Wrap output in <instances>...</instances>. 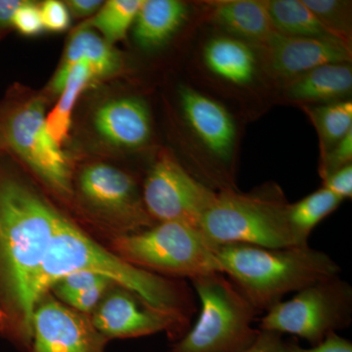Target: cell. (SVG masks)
Instances as JSON below:
<instances>
[{
	"mask_svg": "<svg viewBox=\"0 0 352 352\" xmlns=\"http://www.w3.org/2000/svg\"><path fill=\"white\" fill-rule=\"evenodd\" d=\"M44 30L52 32L66 31L71 24L68 7L59 0H46L41 4Z\"/></svg>",
	"mask_w": 352,
	"mask_h": 352,
	"instance_id": "f546056e",
	"label": "cell"
},
{
	"mask_svg": "<svg viewBox=\"0 0 352 352\" xmlns=\"http://www.w3.org/2000/svg\"><path fill=\"white\" fill-rule=\"evenodd\" d=\"M106 248L136 267L173 279L191 281L222 273L215 248L200 229L178 222H159L140 232L111 238Z\"/></svg>",
	"mask_w": 352,
	"mask_h": 352,
	"instance_id": "52a82bcc",
	"label": "cell"
},
{
	"mask_svg": "<svg viewBox=\"0 0 352 352\" xmlns=\"http://www.w3.org/2000/svg\"><path fill=\"white\" fill-rule=\"evenodd\" d=\"M117 285L108 277L90 272L78 271L62 277L51 286L50 291L64 305H68L74 298L95 293H106Z\"/></svg>",
	"mask_w": 352,
	"mask_h": 352,
	"instance_id": "484cf974",
	"label": "cell"
},
{
	"mask_svg": "<svg viewBox=\"0 0 352 352\" xmlns=\"http://www.w3.org/2000/svg\"><path fill=\"white\" fill-rule=\"evenodd\" d=\"M352 322V287L340 275L300 289L268 309L258 329L302 338L317 346Z\"/></svg>",
	"mask_w": 352,
	"mask_h": 352,
	"instance_id": "9c48e42d",
	"label": "cell"
},
{
	"mask_svg": "<svg viewBox=\"0 0 352 352\" xmlns=\"http://www.w3.org/2000/svg\"><path fill=\"white\" fill-rule=\"evenodd\" d=\"M179 97L185 119L201 143L217 159L230 161L236 129L226 108L187 87L180 88Z\"/></svg>",
	"mask_w": 352,
	"mask_h": 352,
	"instance_id": "5bb4252c",
	"label": "cell"
},
{
	"mask_svg": "<svg viewBox=\"0 0 352 352\" xmlns=\"http://www.w3.org/2000/svg\"><path fill=\"white\" fill-rule=\"evenodd\" d=\"M32 339L28 352H105L110 342L92 323L50 292L36 300L32 312Z\"/></svg>",
	"mask_w": 352,
	"mask_h": 352,
	"instance_id": "7c38bea8",
	"label": "cell"
},
{
	"mask_svg": "<svg viewBox=\"0 0 352 352\" xmlns=\"http://www.w3.org/2000/svg\"><path fill=\"white\" fill-rule=\"evenodd\" d=\"M142 3L143 0H109L83 25L97 30L112 45L126 38Z\"/></svg>",
	"mask_w": 352,
	"mask_h": 352,
	"instance_id": "cb8c5ba5",
	"label": "cell"
},
{
	"mask_svg": "<svg viewBox=\"0 0 352 352\" xmlns=\"http://www.w3.org/2000/svg\"><path fill=\"white\" fill-rule=\"evenodd\" d=\"M267 8L275 31L285 36L300 38L335 36L302 0H271L267 1Z\"/></svg>",
	"mask_w": 352,
	"mask_h": 352,
	"instance_id": "7402d4cb",
	"label": "cell"
},
{
	"mask_svg": "<svg viewBox=\"0 0 352 352\" xmlns=\"http://www.w3.org/2000/svg\"><path fill=\"white\" fill-rule=\"evenodd\" d=\"M342 199L322 187L295 204L288 205V221L300 245H307L312 230L322 220L332 214L342 204Z\"/></svg>",
	"mask_w": 352,
	"mask_h": 352,
	"instance_id": "603a6c76",
	"label": "cell"
},
{
	"mask_svg": "<svg viewBox=\"0 0 352 352\" xmlns=\"http://www.w3.org/2000/svg\"><path fill=\"white\" fill-rule=\"evenodd\" d=\"M98 273L129 289L154 307L192 317L197 310L193 291L184 280L154 274L119 258L67 215L51 240L45 258L32 282L29 307L34 312L36 300L55 282L69 273Z\"/></svg>",
	"mask_w": 352,
	"mask_h": 352,
	"instance_id": "7a4b0ae2",
	"label": "cell"
},
{
	"mask_svg": "<svg viewBox=\"0 0 352 352\" xmlns=\"http://www.w3.org/2000/svg\"><path fill=\"white\" fill-rule=\"evenodd\" d=\"M287 352H352V342L333 333L320 344L310 349L300 346L296 340H288Z\"/></svg>",
	"mask_w": 352,
	"mask_h": 352,
	"instance_id": "4dcf8cb0",
	"label": "cell"
},
{
	"mask_svg": "<svg viewBox=\"0 0 352 352\" xmlns=\"http://www.w3.org/2000/svg\"><path fill=\"white\" fill-rule=\"evenodd\" d=\"M222 273L258 312H266L285 296L342 272L326 252L307 245L268 249L229 244L215 247Z\"/></svg>",
	"mask_w": 352,
	"mask_h": 352,
	"instance_id": "3957f363",
	"label": "cell"
},
{
	"mask_svg": "<svg viewBox=\"0 0 352 352\" xmlns=\"http://www.w3.org/2000/svg\"><path fill=\"white\" fill-rule=\"evenodd\" d=\"M204 59L212 73L235 85L252 82L256 71L254 53L237 39H212L204 51Z\"/></svg>",
	"mask_w": 352,
	"mask_h": 352,
	"instance_id": "ffe728a7",
	"label": "cell"
},
{
	"mask_svg": "<svg viewBox=\"0 0 352 352\" xmlns=\"http://www.w3.org/2000/svg\"><path fill=\"white\" fill-rule=\"evenodd\" d=\"M92 122L105 142L122 149H138L148 142L151 134L149 111L136 97L105 102L95 111Z\"/></svg>",
	"mask_w": 352,
	"mask_h": 352,
	"instance_id": "9a60e30c",
	"label": "cell"
},
{
	"mask_svg": "<svg viewBox=\"0 0 352 352\" xmlns=\"http://www.w3.org/2000/svg\"><path fill=\"white\" fill-rule=\"evenodd\" d=\"M287 349L288 340H284L282 335L261 331L256 342L244 352H287Z\"/></svg>",
	"mask_w": 352,
	"mask_h": 352,
	"instance_id": "d6a6232c",
	"label": "cell"
},
{
	"mask_svg": "<svg viewBox=\"0 0 352 352\" xmlns=\"http://www.w3.org/2000/svg\"><path fill=\"white\" fill-rule=\"evenodd\" d=\"M214 20L226 31L263 43L275 31L268 12L267 1H223L214 10Z\"/></svg>",
	"mask_w": 352,
	"mask_h": 352,
	"instance_id": "d6986e66",
	"label": "cell"
},
{
	"mask_svg": "<svg viewBox=\"0 0 352 352\" xmlns=\"http://www.w3.org/2000/svg\"><path fill=\"white\" fill-rule=\"evenodd\" d=\"M325 25L331 34L349 43L351 36V2L339 0H302Z\"/></svg>",
	"mask_w": 352,
	"mask_h": 352,
	"instance_id": "4316f807",
	"label": "cell"
},
{
	"mask_svg": "<svg viewBox=\"0 0 352 352\" xmlns=\"http://www.w3.org/2000/svg\"><path fill=\"white\" fill-rule=\"evenodd\" d=\"M13 29L25 36H36L44 31L41 6L22 0L13 18Z\"/></svg>",
	"mask_w": 352,
	"mask_h": 352,
	"instance_id": "83f0119b",
	"label": "cell"
},
{
	"mask_svg": "<svg viewBox=\"0 0 352 352\" xmlns=\"http://www.w3.org/2000/svg\"><path fill=\"white\" fill-rule=\"evenodd\" d=\"M65 214L9 153L0 150V336L28 352L30 289Z\"/></svg>",
	"mask_w": 352,
	"mask_h": 352,
	"instance_id": "6da1fadb",
	"label": "cell"
},
{
	"mask_svg": "<svg viewBox=\"0 0 352 352\" xmlns=\"http://www.w3.org/2000/svg\"><path fill=\"white\" fill-rule=\"evenodd\" d=\"M95 328L109 340L166 333L173 342L191 327L192 317L154 307L129 289L115 285L90 314Z\"/></svg>",
	"mask_w": 352,
	"mask_h": 352,
	"instance_id": "8fae6325",
	"label": "cell"
},
{
	"mask_svg": "<svg viewBox=\"0 0 352 352\" xmlns=\"http://www.w3.org/2000/svg\"><path fill=\"white\" fill-rule=\"evenodd\" d=\"M351 87L349 63L327 64L289 80L286 96L296 102H328L346 96Z\"/></svg>",
	"mask_w": 352,
	"mask_h": 352,
	"instance_id": "ac0fdd59",
	"label": "cell"
},
{
	"mask_svg": "<svg viewBox=\"0 0 352 352\" xmlns=\"http://www.w3.org/2000/svg\"><path fill=\"white\" fill-rule=\"evenodd\" d=\"M71 205L90 224L107 234L109 239L156 224L146 210L138 180L102 162L85 164L75 171Z\"/></svg>",
	"mask_w": 352,
	"mask_h": 352,
	"instance_id": "ba28073f",
	"label": "cell"
},
{
	"mask_svg": "<svg viewBox=\"0 0 352 352\" xmlns=\"http://www.w3.org/2000/svg\"><path fill=\"white\" fill-rule=\"evenodd\" d=\"M22 0H0V39L13 29V18Z\"/></svg>",
	"mask_w": 352,
	"mask_h": 352,
	"instance_id": "e575fe53",
	"label": "cell"
},
{
	"mask_svg": "<svg viewBox=\"0 0 352 352\" xmlns=\"http://www.w3.org/2000/svg\"><path fill=\"white\" fill-rule=\"evenodd\" d=\"M264 66L271 76L291 80L317 67L349 63V43L335 36L300 38L274 32L261 44Z\"/></svg>",
	"mask_w": 352,
	"mask_h": 352,
	"instance_id": "4fadbf2b",
	"label": "cell"
},
{
	"mask_svg": "<svg viewBox=\"0 0 352 352\" xmlns=\"http://www.w3.org/2000/svg\"><path fill=\"white\" fill-rule=\"evenodd\" d=\"M201 303L200 314L170 352H244L258 340L254 322L259 314L222 273L191 280Z\"/></svg>",
	"mask_w": 352,
	"mask_h": 352,
	"instance_id": "8992f818",
	"label": "cell"
},
{
	"mask_svg": "<svg viewBox=\"0 0 352 352\" xmlns=\"http://www.w3.org/2000/svg\"><path fill=\"white\" fill-rule=\"evenodd\" d=\"M351 159L352 131L333 146L332 151L324 155L320 166V175L323 180L335 171L351 164Z\"/></svg>",
	"mask_w": 352,
	"mask_h": 352,
	"instance_id": "f1b7e54d",
	"label": "cell"
},
{
	"mask_svg": "<svg viewBox=\"0 0 352 352\" xmlns=\"http://www.w3.org/2000/svg\"><path fill=\"white\" fill-rule=\"evenodd\" d=\"M0 150L15 157L46 191L72 203L75 170L48 132L43 98L19 85L0 103Z\"/></svg>",
	"mask_w": 352,
	"mask_h": 352,
	"instance_id": "277c9868",
	"label": "cell"
},
{
	"mask_svg": "<svg viewBox=\"0 0 352 352\" xmlns=\"http://www.w3.org/2000/svg\"><path fill=\"white\" fill-rule=\"evenodd\" d=\"M78 62L88 64L96 80L115 75L122 68L119 53L101 36L82 25L69 39L63 60L50 85L51 94L61 92L69 69Z\"/></svg>",
	"mask_w": 352,
	"mask_h": 352,
	"instance_id": "2e32d148",
	"label": "cell"
},
{
	"mask_svg": "<svg viewBox=\"0 0 352 352\" xmlns=\"http://www.w3.org/2000/svg\"><path fill=\"white\" fill-rule=\"evenodd\" d=\"M289 204L270 187L252 193L224 190L201 219L200 230L214 247L229 244L268 249L300 245L288 221Z\"/></svg>",
	"mask_w": 352,
	"mask_h": 352,
	"instance_id": "5b68a950",
	"label": "cell"
},
{
	"mask_svg": "<svg viewBox=\"0 0 352 352\" xmlns=\"http://www.w3.org/2000/svg\"><path fill=\"white\" fill-rule=\"evenodd\" d=\"M310 113L316 124L324 149L333 147L352 131L351 101L320 106Z\"/></svg>",
	"mask_w": 352,
	"mask_h": 352,
	"instance_id": "d4e9b609",
	"label": "cell"
},
{
	"mask_svg": "<svg viewBox=\"0 0 352 352\" xmlns=\"http://www.w3.org/2000/svg\"><path fill=\"white\" fill-rule=\"evenodd\" d=\"M69 14L76 18L94 17L103 6L101 0H69L65 2Z\"/></svg>",
	"mask_w": 352,
	"mask_h": 352,
	"instance_id": "836d02e7",
	"label": "cell"
},
{
	"mask_svg": "<svg viewBox=\"0 0 352 352\" xmlns=\"http://www.w3.org/2000/svg\"><path fill=\"white\" fill-rule=\"evenodd\" d=\"M324 188L342 201L352 196V166L347 164L324 179Z\"/></svg>",
	"mask_w": 352,
	"mask_h": 352,
	"instance_id": "1f68e13d",
	"label": "cell"
},
{
	"mask_svg": "<svg viewBox=\"0 0 352 352\" xmlns=\"http://www.w3.org/2000/svg\"><path fill=\"white\" fill-rule=\"evenodd\" d=\"M95 80L91 68L85 62H78L69 69L60 98L55 107L46 115V126L51 138L61 147L66 142L72 124V115L78 96Z\"/></svg>",
	"mask_w": 352,
	"mask_h": 352,
	"instance_id": "44dd1931",
	"label": "cell"
},
{
	"mask_svg": "<svg viewBox=\"0 0 352 352\" xmlns=\"http://www.w3.org/2000/svg\"><path fill=\"white\" fill-rule=\"evenodd\" d=\"M217 194L168 154L160 155L142 185L146 210L156 223L178 222L197 229Z\"/></svg>",
	"mask_w": 352,
	"mask_h": 352,
	"instance_id": "30bf717a",
	"label": "cell"
},
{
	"mask_svg": "<svg viewBox=\"0 0 352 352\" xmlns=\"http://www.w3.org/2000/svg\"><path fill=\"white\" fill-rule=\"evenodd\" d=\"M188 8L178 0H143L134 21L133 36L145 50L163 45L186 19Z\"/></svg>",
	"mask_w": 352,
	"mask_h": 352,
	"instance_id": "e0dca14e",
	"label": "cell"
}]
</instances>
